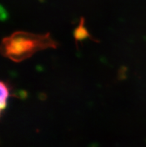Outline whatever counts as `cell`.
<instances>
[{
	"label": "cell",
	"mask_w": 146,
	"mask_h": 147,
	"mask_svg": "<svg viewBox=\"0 0 146 147\" xmlns=\"http://www.w3.org/2000/svg\"><path fill=\"white\" fill-rule=\"evenodd\" d=\"M58 43L52 38L50 33L35 34L17 31L2 39L0 52L3 57L16 63L31 58L34 53L48 48L56 49Z\"/></svg>",
	"instance_id": "6da1fadb"
},
{
	"label": "cell",
	"mask_w": 146,
	"mask_h": 147,
	"mask_svg": "<svg viewBox=\"0 0 146 147\" xmlns=\"http://www.w3.org/2000/svg\"><path fill=\"white\" fill-rule=\"evenodd\" d=\"M85 19L84 17H81V20H80V24L79 26L75 28L74 31V38L75 41V45L77 48H78V43L79 41H82L83 40L89 38V39L92 40L93 41L96 42V43H99V41L98 40L93 38L89 32H88L87 28L85 27Z\"/></svg>",
	"instance_id": "7a4b0ae2"
},
{
	"label": "cell",
	"mask_w": 146,
	"mask_h": 147,
	"mask_svg": "<svg viewBox=\"0 0 146 147\" xmlns=\"http://www.w3.org/2000/svg\"><path fill=\"white\" fill-rule=\"evenodd\" d=\"M0 109H1V115L2 116L4 111L5 110L7 105V99L10 96V88L5 82H0Z\"/></svg>",
	"instance_id": "3957f363"
}]
</instances>
